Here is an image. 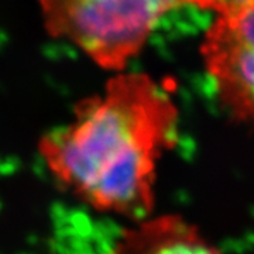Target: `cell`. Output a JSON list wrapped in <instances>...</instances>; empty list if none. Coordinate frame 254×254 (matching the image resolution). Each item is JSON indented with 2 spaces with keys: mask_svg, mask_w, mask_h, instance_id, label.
I'll return each mask as SVG.
<instances>
[{
  "mask_svg": "<svg viewBox=\"0 0 254 254\" xmlns=\"http://www.w3.org/2000/svg\"><path fill=\"white\" fill-rule=\"evenodd\" d=\"M177 110L148 76L119 75L81 100L73 119L40 138L47 170L100 213L134 222L153 213L157 163L173 144Z\"/></svg>",
  "mask_w": 254,
  "mask_h": 254,
  "instance_id": "1",
  "label": "cell"
},
{
  "mask_svg": "<svg viewBox=\"0 0 254 254\" xmlns=\"http://www.w3.org/2000/svg\"><path fill=\"white\" fill-rule=\"evenodd\" d=\"M181 0H38L53 37L82 50L102 68L122 69L167 10Z\"/></svg>",
  "mask_w": 254,
  "mask_h": 254,
  "instance_id": "2",
  "label": "cell"
},
{
  "mask_svg": "<svg viewBox=\"0 0 254 254\" xmlns=\"http://www.w3.org/2000/svg\"><path fill=\"white\" fill-rule=\"evenodd\" d=\"M202 54L223 100L254 122V4L222 14L208 31Z\"/></svg>",
  "mask_w": 254,
  "mask_h": 254,
  "instance_id": "3",
  "label": "cell"
},
{
  "mask_svg": "<svg viewBox=\"0 0 254 254\" xmlns=\"http://www.w3.org/2000/svg\"><path fill=\"white\" fill-rule=\"evenodd\" d=\"M112 254H223L199 226L175 213L148 215L130 222Z\"/></svg>",
  "mask_w": 254,
  "mask_h": 254,
  "instance_id": "4",
  "label": "cell"
},
{
  "mask_svg": "<svg viewBox=\"0 0 254 254\" xmlns=\"http://www.w3.org/2000/svg\"><path fill=\"white\" fill-rule=\"evenodd\" d=\"M190 3H195L203 9H212L220 11L222 14L236 11L247 6L254 4V0H187Z\"/></svg>",
  "mask_w": 254,
  "mask_h": 254,
  "instance_id": "5",
  "label": "cell"
}]
</instances>
